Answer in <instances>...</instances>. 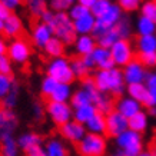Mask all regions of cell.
<instances>
[{
  "label": "cell",
  "instance_id": "obj_1",
  "mask_svg": "<svg viewBox=\"0 0 156 156\" xmlns=\"http://www.w3.org/2000/svg\"><path fill=\"white\" fill-rule=\"evenodd\" d=\"M92 77L100 93L118 98L126 95V83L123 80L122 69L113 67L110 70H96Z\"/></svg>",
  "mask_w": 156,
  "mask_h": 156
},
{
  "label": "cell",
  "instance_id": "obj_2",
  "mask_svg": "<svg viewBox=\"0 0 156 156\" xmlns=\"http://www.w3.org/2000/svg\"><path fill=\"white\" fill-rule=\"evenodd\" d=\"M80 89H83L89 95L90 102L92 105L96 108V110L102 115H108L109 112H112L115 109V102L113 99L109 95H105V93H100L99 90L96 89V85L93 82V77L89 76L83 79L80 83Z\"/></svg>",
  "mask_w": 156,
  "mask_h": 156
},
{
  "label": "cell",
  "instance_id": "obj_3",
  "mask_svg": "<svg viewBox=\"0 0 156 156\" xmlns=\"http://www.w3.org/2000/svg\"><path fill=\"white\" fill-rule=\"evenodd\" d=\"M46 75L55 79L57 83L72 85L76 80L70 67V59H67L66 56L50 59L46 65Z\"/></svg>",
  "mask_w": 156,
  "mask_h": 156
},
{
  "label": "cell",
  "instance_id": "obj_4",
  "mask_svg": "<svg viewBox=\"0 0 156 156\" xmlns=\"http://www.w3.org/2000/svg\"><path fill=\"white\" fill-rule=\"evenodd\" d=\"M118 151L123 153V156H137L145 151L143 136L140 133H136L133 130H125L122 135H119L115 139Z\"/></svg>",
  "mask_w": 156,
  "mask_h": 156
},
{
  "label": "cell",
  "instance_id": "obj_5",
  "mask_svg": "<svg viewBox=\"0 0 156 156\" xmlns=\"http://www.w3.org/2000/svg\"><path fill=\"white\" fill-rule=\"evenodd\" d=\"M123 17H125V13L122 12V9L119 7L118 3H113V2H112V5L109 6V9L106 10L100 17L96 19L95 29H93L92 36L96 39V37H99L100 34L106 33L108 30L115 29Z\"/></svg>",
  "mask_w": 156,
  "mask_h": 156
},
{
  "label": "cell",
  "instance_id": "obj_6",
  "mask_svg": "<svg viewBox=\"0 0 156 156\" xmlns=\"http://www.w3.org/2000/svg\"><path fill=\"white\" fill-rule=\"evenodd\" d=\"M49 26L52 27L55 37L62 40L66 46L73 44L76 39V33L75 29H73V22L67 16V13H55V17Z\"/></svg>",
  "mask_w": 156,
  "mask_h": 156
},
{
  "label": "cell",
  "instance_id": "obj_7",
  "mask_svg": "<svg viewBox=\"0 0 156 156\" xmlns=\"http://www.w3.org/2000/svg\"><path fill=\"white\" fill-rule=\"evenodd\" d=\"M77 152L80 156H105L108 152V137L86 133L77 143Z\"/></svg>",
  "mask_w": 156,
  "mask_h": 156
},
{
  "label": "cell",
  "instance_id": "obj_8",
  "mask_svg": "<svg viewBox=\"0 0 156 156\" xmlns=\"http://www.w3.org/2000/svg\"><path fill=\"white\" fill-rule=\"evenodd\" d=\"M32 44L27 39L24 37H17L13 39L7 43V53L6 56L10 59V62L13 65H19V66H23L26 65L30 57H32Z\"/></svg>",
  "mask_w": 156,
  "mask_h": 156
},
{
  "label": "cell",
  "instance_id": "obj_9",
  "mask_svg": "<svg viewBox=\"0 0 156 156\" xmlns=\"http://www.w3.org/2000/svg\"><path fill=\"white\" fill-rule=\"evenodd\" d=\"M112 60H113L115 66L122 69L128 63L136 59V53H135V46L129 39H120L115 43L112 48L109 49Z\"/></svg>",
  "mask_w": 156,
  "mask_h": 156
},
{
  "label": "cell",
  "instance_id": "obj_10",
  "mask_svg": "<svg viewBox=\"0 0 156 156\" xmlns=\"http://www.w3.org/2000/svg\"><path fill=\"white\" fill-rule=\"evenodd\" d=\"M44 113L48 115V118L52 120L53 125L59 128L73 120V109L69 103H57V102L48 100V103L44 105Z\"/></svg>",
  "mask_w": 156,
  "mask_h": 156
},
{
  "label": "cell",
  "instance_id": "obj_11",
  "mask_svg": "<svg viewBox=\"0 0 156 156\" xmlns=\"http://www.w3.org/2000/svg\"><path fill=\"white\" fill-rule=\"evenodd\" d=\"M147 69L143 66L140 62L135 59L130 63H128L125 67H122V75L123 80L126 83V86L129 85H139V83H145L147 77Z\"/></svg>",
  "mask_w": 156,
  "mask_h": 156
},
{
  "label": "cell",
  "instance_id": "obj_12",
  "mask_svg": "<svg viewBox=\"0 0 156 156\" xmlns=\"http://www.w3.org/2000/svg\"><path fill=\"white\" fill-rule=\"evenodd\" d=\"M19 126L17 115L14 110L0 108V142L6 137L14 136V130Z\"/></svg>",
  "mask_w": 156,
  "mask_h": 156
},
{
  "label": "cell",
  "instance_id": "obj_13",
  "mask_svg": "<svg viewBox=\"0 0 156 156\" xmlns=\"http://www.w3.org/2000/svg\"><path fill=\"white\" fill-rule=\"evenodd\" d=\"M128 129H129L128 119L122 116L119 112H116L115 109L106 115V135L108 136L116 139L119 135H122Z\"/></svg>",
  "mask_w": 156,
  "mask_h": 156
},
{
  "label": "cell",
  "instance_id": "obj_14",
  "mask_svg": "<svg viewBox=\"0 0 156 156\" xmlns=\"http://www.w3.org/2000/svg\"><path fill=\"white\" fill-rule=\"evenodd\" d=\"M53 37V30L52 27L46 23H42L40 20L36 22V23L32 26V30H30V39H32V43L33 46H36L37 49H42L49 43V40Z\"/></svg>",
  "mask_w": 156,
  "mask_h": 156
},
{
  "label": "cell",
  "instance_id": "obj_15",
  "mask_svg": "<svg viewBox=\"0 0 156 156\" xmlns=\"http://www.w3.org/2000/svg\"><path fill=\"white\" fill-rule=\"evenodd\" d=\"M59 133H60V136L63 140L77 145V143L86 136L87 132H86V129L83 125L75 122V120H70V122H67L66 125H63V126L59 128Z\"/></svg>",
  "mask_w": 156,
  "mask_h": 156
},
{
  "label": "cell",
  "instance_id": "obj_16",
  "mask_svg": "<svg viewBox=\"0 0 156 156\" xmlns=\"http://www.w3.org/2000/svg\"><path fill=\"white\" fill-rule=\"evenodd\" d=\"M115 110L125 116L126 119H130L133 115H136L137 112L143 110V106L135 99H132L130 96L123 95L118 98V100L115 102Z\"/></svg>",
  "mask_w": 156,
  "mask_h": 156
},
{
  "label": "cell",
  "instance_id": "obj_17",
  "mask_svg": "<svg viewBox=\"0 0 156 156\" xmlns=\"http://www.w3.org/2000/svg\"><path fill=\"white\" fill-rule=\"evenodd\" d=\"M23 30H24V24L19 14L12 13L3 22V36L7 39L13 40V39L20 37V34L23 33Z\"/></svg>",
  "mask_w": 156,
  "mask_h": 156
},
{
  "label": "cell",
  "instance_id": "obj_18",
  "mask_svg": "<svg viewBox=\"0 0 156 156\" xmlns=\"http://www.w3.org/2000/svg\"><path fill=\"white\" fill-rule=\"evenodd\" d=\"M90 57H92V60L95 63V67L98 70H110V69L116 67L113 60H112L109 49H103L96 46L95 50L90 53Z\"/></svg>",
  "mask_w": 156,
  "mask_h": 156
},
{
  "label": "cell",
  "instance_id": "obj_19",
  "mask_svg": "<svg viewBox=\"0 0 156 156\" xmlns=\"http://www.w3.org/2000/svg\"><path fill=\"white\" fill-rule=\"evenodd\" d=\"M96 39L92 34H86V36H76L75 42H73V49L77 57H85L89 56L90 53L96 49Z\"/></svg>",
  "mask_w": 156,
  "mask_h": 156
},
{
  "label": "cell",
  "instance_id": "obj_20",
  "mask_svg": "<svg viewBox=\"0 0 156 156\" xmlns=\"http://www.w3.org/2000/svg\"><path fill=\"white\" fill-rule=\"evenodd\" d=\"M46 156H69V149L66 143L63 142V139L56 136L49 137L43 145Z\"/></svg>",
  "mask_w": 156,
  "mask_h": 156
},
{
  "label": "cell",
  "instance_id": "obj_21",
  "mask_svg": "<svg viewBox=\"0 0 156 156\" xmlns=\"http://www.w3.org/2000/svg\"><path fill=\"white\" fill-rule=\"evenodd\" d=\"M17 146L22 152H27L34 146H42L43 145V137L36 132H23L16 137Z\"/></svg>",
  "mask_w": 156,
  "mask_h": 156
},
{
  "label": "cell",
  "instance_id": "obj_22",
  "mask_svg": "<svg viewBox=\"0 0 156 156\" xmlns=\"http://www.w3.org/2000/svg\"><path fill=\"white\" fill-rule=\"evenodd\" d=\"M149 119L151 118L147 116V112H145V110L137 112L130 119H128L129 130H133V132L143 135L147 130V128H149Z\"/></svg>",
  "mask_w": 156,
  "mask_h": 156
},
{
  "label": "cell",
  "instance_id": "obj_23",
  "mask_svg": "<svg viewBox=\"0 0 156 156\" xmlns=\"http://www.w3.org/2000/svg\"><path fill=\"white\" fill-rule=\"evenodd\" d=\"M133 46H135V50H136L137 55L156 53V34H152V36H137Z\"/></svg>",
  "mask_w": 156,
  "mask_h": 156
},
{
  "label": "cell",
  "instance_id": "obj_24",
  "mask_svg": "<svg viewBox=\"0 0 156 156\" xmlns=\"http://www.w3.org/2000/svg\"><path fill=\"white\" fill-rule=\"evenodd\" d=\"M85 129H86V132L92 133V135L106 136V115H102L98 112V113L85 125Z\"/></svg>",
  "mask_w": 156,
  "mask_h": 156
},
{
  "label": "cell",
  "instance_id": "obj_25",
  "mask_svg": "<svg viewBox=\"0 0 156 156\" xmlns=\"http://www.w3.org/2000/svg\"><path fill=\"white\" fill-rule=\"evenodd\" d=\"M135 33L137 36H152L156 34V23L155 20L137 16L135 20Z\"/></svg>",
  "mask_w": 156,
  "mask_h": 156
},
{
  "label": "cell",
  "instance_id": "obj_26",
  "mask_svg": "<svg viewBox=\"0 0 156 156\" xmlns=\"http://www.w3.org/2000/svg\"><path fill=\"white\" fill-rule=\"evenodd\" d=\"M96 19L89 14L86 17H82L79 20L73 22V29H75L76 36H86V34H92L93 33V29H95Z\"/></svg>",
  "mask_w": 156,
  "mask_h": 156
},
{
  "label": "cell",
  "instance_id": "obj_27",
  "mask_svg": "<svg viewBox=\"0 0 156 156\" xmlns=\"http://www.w3.org/2000/svg\"><path fill=\"white\" fill-rule=\"evenodd\" d=\"M65 50H66V44L59 40L57 37L53 36L49 43L43 48V52L44 55L49 57V59H57V57H63L65 56Z\"/></svg>",
  "mask_w": 156,
  "mask_h": 156
},
{
  "label": "cell",
  "instance_id": "obj_28",
  "mask_svg": "<svg viewBox=\"0 0 156 156\" xmlns=\"http://www.w3.org/2000/svg\"><path fill=\"white\" fill-rule=\"evenodd\" d=\"M73 95V87L72 85H66V83H57L56 89L53 92L49 100L52 102H57V103H69Z\"/></svg>",
  "mask_w": 156,
  "mask_h": 156
},
{
  "label": "cell",
  "instance_id": "obj_29",
  "mask_svg": "<svg viewBox=\"0 0 156 156\" xmlns=\"http://www.w3.org/2000/svg\"><path fill=\"white\" fill-rule=\"evenodd\" d=\"M96 113H98V110H96L93 105H86V106H82V108L73 109V120L85 126Z\"/></svg>",
  "mask_w": 156,
  "mask_h": 156
},
{
  "label": "cell",
  "instance_id": "obj_30",
  "mask_svg": "<svg viewBox=\"0 0 156 156\" xmlns=\"http://www.w3.org/2000/svg\"><path fill=\"white\" fill-rule=\"evenodd\" d=\"M147 93H149V89L146 87L145 83H139V85H129L126 86V95L130 96L132 99H135L136 102L143 106L145 100L147 98Z\"/></svg>",
  "mask_w": 156,
  "mask_h": 156
},
{
  "label": "cell",
  "instance_id": "obj_31",
  "mask_svg": "<svg viewBox=\"0 0 156 156\" xmlns=\"http://www.w3.org/2000/svg\"><path fill=\"white\" fill-rule=\"evenodd\" d=\"M20 152L14 136L6 137L0 142V156H20Z\"/></svg>",
  "mask_w": 156,
  "mask_h": 156
},
{
  "label": "cell",
  "instance_id": "obj_32",
  "mask_svg": "<svg viewBox=\"0 0 156 156\" xmlns=\"http://www.w3.org/2000/svg\"><path fill=\"white\" fill-rule=\"evenodd\" d=\"M70 67H72V72H73V75H75V79H86V77H89V73H90V69L85 65V62L82 57H73L70 60Z\"/></svg>",
  "mask_w": 156,
  "mask_h": 156
},
{
  "label": "cell",
  "instance_id": "obj_33",
  "mask_svg": "<svg viewBox=\"0 0 156 156\" xmlns=\"http://www.w3.org/2000/svg\"><path fill=\"white\" fill-rule=\"evenodd\" d=\"M118 40H120L118 32H116V29H112V30H108L106 33L100 34L99 37H96V44H98L99 48L110 49Z\"/></svg>",
  "mask_w": 156,
  "mask_h": 156
},
{
  "label": "cell",
  "instance_id": "obj_34",
  "mask_svg": "<svg viewBox=\"0 0 156 156\" xmlns=\"http://www.w3.org/2000/svg\"><path fill=\"white\" fill-rule=\"evenodd\" d=\"M26 7H27L29 14L36 19H40L42 14L49 9L48 2H44V0H29L26 2Z\"/></svg>",
  "mask_w": 156,
  "mask_h": 156
},
{
  "label": "cell",
  "instance_id": "obj_35",
  "mask_svg": "<svg viewBox=\"0 0 156 156\" xmlns=\"http://www.w3.org/2000/svg\"><path fill=\"white\" fill-rule=\"evenodd\" d=\"M69 105L72 106V109H77V108H82V106H86V105H92V102H90L89 95L83 89L79 87L77 90H73V95H72V99L69 102Z\"/></svg>",
  "mask_w": 156,
  "mask_h": 156
},
{
  "label": "cell",
  "instance_id": "obj_36",
  "mask_svg": "<svg viewBox=\"0 0 156 156\" xmlns=\"http://www.w3.org/2000/svg\"><path fill=\"white\" fill-rule=\"evenodd\" d=\"M57 86V82L55 80V79H52L50 76L44 75L42 77V80H40V85H39V90H40V93H42V96H44V98H50V95H52L53 92H55V89H56Z\"/></svg>",
  "mask_w": 156,
  "mask_h": 156
},
{
  "label": "cell",
  "instance_id": "obj_37",
  "mask_svg": "<svg viewBox=\"0 0 156 156\" xmlns=\"http://www.w3.org/2000/svg\"><path fill=\"white\" fill-rule=\"evenodd\" d=\"M89 14H90V10L87 9V7H85L83 5H80L79 2H75V3L72 5V7L69 9V12H67V16L70 17L72 22L79 20V19H82V17H86V16H89Z\"/></svg>",
  "mask_w": 156,
  "mask_h": 156
},
{
  "label": "cell",
  "instance_id": "obj_38",
  "mask_svg": "<svg viewBox=\"0 0 156 156\" xmlns=\"http://www.w3.org/2000/svg\"><path fill=\"white\" fill-rule=\"evenodd\" d=\"M17 102H19V86L16 85L13 89L10 90L9 93L2 99V108L13 110V109L17 106Z\"/></svg>",
  "mask_w": 156,
  "mask_h": 156
},
{
  "label": "cell",
  "instance_id": "obj_39",
  "mask_svg": "<svg viewBox=\"0 0 156 156\" xmlns=\"http://www.w3.org/2000/svg\"><path fill=\"white\" fill-rule=\"evenodd\" d=\"M139 16L147 17V19H156V0H145L140 5L139 9Z\"/></svg>",
  "mask_w": 156,
  "mask_h": 156
},
{
  "label": "cell",
  "instance_id": "obj_40",
  "mask_svg": "<svg viewBox=\"0 0 156 156\" xmlns=\"http://www.w3.org/2000/svg\"><path fill=\"white\" fill-rule=\"evenodd\" d=\"M75 2L73 0H50L48 7L55 13H67Z\"/></svg>",
  "mask_w": 156,
  "mask_h": 156
},
{
  "label": "cell",
  "instance_id": "obj_41",
  "mask_svg": "<svg viewBox=\"0 0 156 156\" xmlns=\"http://www.w3.org/2000/svg\"><path fill=\"white\" fill-rule=\"evenodd\" d=\"M110 5H112L110 0H93V5L90 7V14H92L95 19H98V17H100V16L109 9Z\"/></svg>",
  "mask_w": 156,
  "mask_h": 156
},
{
  "label": "cell",
  "instance_id": "obj_42",
  "mask_svg": "<svg viewBox=\"0 0 156 156\" xmlns=\"http://www.w3.org/2000/svg\"><path fill=\"white\" fill-rule=\"evenodd\" d=\"M14 86H16V80H14L13 76L0 75V100L5 98Z\"/></svg>",
  "mask_w": 156,
  "mask_h": 156
},
{
  "label": "cell",
  "instance_id": "obj_43",
  "mask_svg": "<svg viewBox=\"0 0 156 156\" xmlns=\"http://www.w3.org/2000/svg\"><path fill=\"white\" fill-rule=\"evenodd\" d=\"M116 32H118L119 37L120 39H129L130 37V34H132V24H130V22H129V19L125 16L120 22L118 23V26H116Z\"/></svg>",
  "mask_w": 156,
  "mask_h": 156
},
{
  "label": "cell",
  "instance_id": "obj_44",
  "mask_svg": "<svg viewBox=\"0 0 156 156\" xmlns=\"http://www.w3.org/2000/svg\"><path fill=\"white\" fill-rule=\"evenodd\" d=\"M118 5L123 13H135V12H139L142 2L140 0H119Z\"/></svg>",
  "mask_w": 156,
  "mask_h": 156
},
{
  "label": "cell",
  "instance_id": "obj_45",
  "mask_svg": "<svg viewBox=\"0 0 156 156\" xmlns=\"http://www.w3.org/2000/svg\"><path fill=\"white\" fill-rule=\"evenodd\" d=\"M136 59L146 69H153L156 67V53H147V55H136Z\"/></svg>",
  "mask_w": 156,
  "mask_h": 156
},
{
  "label": "cell",
  "instance_id": "obj_46",
  "mask_svg": "<svg viewBox=\"0 0 156 156\" xmlns=\"http://www.w3.org/2000/svg\"><path fill=\"white\" fill-rule=\"evenodd\" d=\"M12 73H13V63L7 56H2L0 57V75L12 76Z\"/></svg>",
  "mask_w": 156,
  "mask_h": 156
},
{
  "label": "cell",
  "instance_id": "obj_47",
  "mask_svg": "<svg viewBox=\"0 0 156 156\" xmlns=\"http://www.w3.org/2000/svg\"><path fill=\"white\" fill-rule=\"evenodd\" d=\"M32 115H33V118L36 120H40L44 116V106L40 102H34L32 105Z\"/></svg>",
  "mask_w": 156,
  "mask_h": 156
},
{
  "label": "cell",
  "instance_id": "obj_48",
  "mask_svg": "<svg viewBox=\"0 0 156 156\" xmlns=\"http://www.w3.org/2000/svg\"><path fill=\"white\" fill-rule=\"evenodd\" d=\"M145 85H146V87L151 90V92H156V70H152L147 73Z\"/></svg>",
  "mask_w": 156,
  "mask_h": 156
},
{
  "label": "cell",
  "instance_id": "obj_49",
  "mask_svg": "<svg viewBox=\"0 0 156 156\" xmlns=\"http://www.w3.org/2000/svg\"><path fill=\"white\" fill-rule=\"evenodd\" d=\"M143 106H145V108H147V109L156 108V92H151V90H149L147 98H146V100H145Z\"/></svg>",
  "mask_w": 156,
  "mask_h": 156
},
{
  "label": "cell",
  "instance_id": "obj_50",
  "mask_svg": "<svg viewBox=\"0 0 156 156\" xmlns=\"http://www.w3.org/2000/svg\"><path fill=\"white\" fill-rule=\"evenodd\" d=\"M26 156H46L44 153V149H43V145L42 146H34L32 149H29L27 152H24Z\"/></svg>",
  "mask_w": 156,
  "mask_h": 156
},
{
  "label": "cell",
  "instance_id": "obj_51",
  "mask_svg": "<svg viewBox=\"0 0 156 156\" xmlns=\"http://www.w3.org/2000/svg\"><path fill=\"white\" fill-rule=\"evenodd\" d=\"M3 3L10 10V13H14V10H17L20 7V5H22L20 0H3Z\"/></svg>",
  "mask_w": 156,
  "mask_h": 156
},
{
  "label": "cell",
  "instance_id": "obj_52",
  "mask_svg": "<svg viewBox=\"0 0 156 156\" xmlns=\"http://www.w3.org/2000/svg\"><path fill=\"white\" fill-rule=\"evenodd\" d=\"M53 17H55V12H52L50 9H48L44 13L42 14V17H40V22L42 23H46V24H50L52 23V20H53Z\"/></svg>",
  "mask_w": 156,
  "mask_h": 156
},
{
  "label": "cell",
  "instance_id": "obj_53",
  "mask_svg": "<svg viewBox=\"0 0 156 156\" xmlns=\"http://www.w3.org/2000/svg\"><path fill=\"white\" fill-rule=\"evenodd\" d=\"M10 14H12V13H10V10L5 6V3H3V0H0V19L3 20V22H5V20L7 19V17H9Z\"/></svg>",
  "mask_w": 156,
  "mask_h": 156
},
{
  "label": "cell",
  "instance_id": "obj_54",
  "mask_svg": "<svg viewBox=\"0 0 156 156\" xmlns=\"http://www.w3.org/2000/svg\"><path fill=\"white\" fill-rule=\"evenodd\" d=\"M7 53V42H6V37L3 34H0V57L6 56Z\"/></svg>",
  "mask_w": 156,
  "mask_h": 156
},
{
  "label": "cell",
  "instance_id": "obj_55",
  "mask_svg": "<svg viewBox=\"0 0 156 156\" xmlns=\"http://www.w3.org/2000/svg\"><path fill=\"white\" fill-rule=\"evenodd\" d=\"M147 116L149 118H156V108L147 109Z\"/></svg>",
  "mask_w": 156,
  "mask_h": 156
},
{
  "label": "cell",
  "instance_id": "obj_56",
  "mask_svg": "<svg viewBox=\"0 0 156 156\" xmlns=\"http://www.w3.org/2000/svg\"><path fill=\"white\" fill-rule=\"evenodd\" d=\"M109 156H123V153L120 151H116V152H113V153H110Z\"/></svg>",
  "mask_w": 156,
  "mask_h": 156
},
{
  "label": "cell",
  "instance_id": "obj_57",
  "mask_svg": "<svg viewBox=\"0 0 156 156\" xmlns=\"http://www.w3.org/2000/svg\"><path fill=\"white\" fill-rule=\"evenodd\" d=\"M137 156H152V155H151V152L149 151H143L140 155H137Z\"/></svg>",
  "mask_w": 156,
  "mask_h": 156
},
{
  "label": "cell",
  "instance_id": "obj_58",
  "mask_svg": "<svg viewBox=\"0 0 156 156\" xmlns=\"http://www.w3.org/2000/svg\"><path fill=\"white\" fill-rule=\"evenodd\" d=\"M149 152H151V155H152V156H156V146H153Z\"/></svg>",
  "mask_w": 156,
  "mask_h": 156
},
{
  "label": "cell",
  "instance_id": "obj_59",
  "mask_svg": "<svg viewBox=\"0 0 156 156\" xmlns=\"http://www.w3.org/2000/svg\"><path fill=\"white\" fill-rule=\"evenodd\" d=\"M0 34H3V20L0 19Z\"/></svg>",
  "mask_w": 156,
  "mask_h": 156
},
{
  "label": "cell",
  "instance_id": "obj_60",
  "mask_svg": "<svg viewBox=\"0 0 156 156\" xmlns=\"http://www.w3.org/2000/svg\"><path fill=\"white\" fill-rule=\"evenodd\" d=\"M155 23H156V19H155Z\"/></svg>",
  "mask_w": 156,
  "mask_h": 156
}]
</instances>
